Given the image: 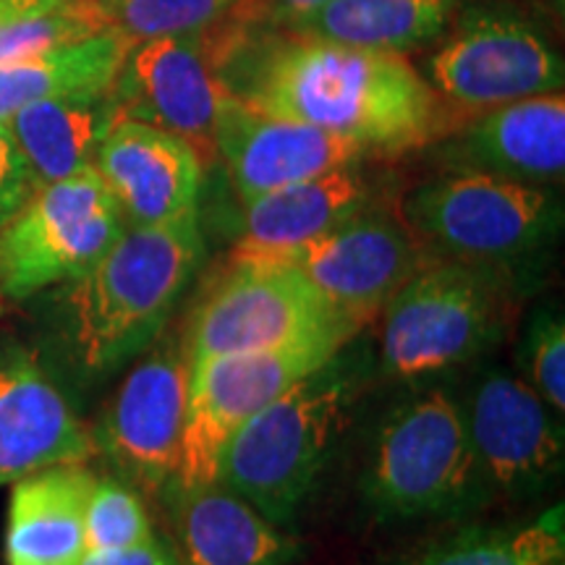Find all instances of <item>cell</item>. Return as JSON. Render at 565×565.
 I'll return each mask as SVG.
<instances>
[{
    "mask_svg": "<svg viewBox=\"0 0 565 565\" xmlns=\"http://www.w3.org/2000/svg\"><path fill=\"white\" fill-rule=\"evenodd\" d=\"M92 448V435L38 353L0 343V487L51 466H79Z\"/></svg>",
    "mask_w": 565,
    "mask_h": 565,
    "instance_id": "15",
    "label": "cell"
},
{
    "mask_svg": "<svg viewBox=\"0 0 565 565\" xmlns=\"http://www.w3.org/2000/svg\"><path fill=\"white\" fill-rule=\"evenodd\" d=\"M55 0H0V24L21 17V13L42 9V6H51Z\"/></svg>",
    "mask_w": 565,
    "mask_h": 565,
    "instance_id": "33",
    "label": "cell"
},
{
    "mask_svg": "<svg viewBox=\"0 0 565 565\" xmlns=\"http://www.w3.org/2000/svg\"><path fill=\"white\" fill-rule=\"evenodd\" d=\"M461 404L487 494L529 500L547 492L563 475V414L505 366H482Z\"/></svg>",
    "mask_w": 565,
    "mask_h": 565,
    "instance_id": "9",
    "label": "cell"
},
{
    "mask_svg": "<svg viewBox=\"0 0 565 565\" xmlns=\"http://www.w3.org/2000/svg\"><path fill=\"white\" fill-rule=\"evenodd\" d=\"M343 345L303 343L270 351L223 353L189 366L186 419L175 477L183 484L215 482L217 461L242 424L263 412L303 374Z\"/></svg>",
    "mask_w": 565,
    "mask_h": 565,
    "instance_id": "10",
    "label": "cell"
},
{
    "mask_svg": "<svg viewBox=\"0 0 565 565\" xmlns=\"http://www.w3.org/2000/svg\"><path fill=\"white\" fill-rule=\"evenodd\" d=\"M362 324L335 312L280 259H228V270L196 303L181 338L186 366L223 353L270 351L303 343L345 345Z\"/></svg>",
    "mask_w": 565,
    "mask_h": 565,
    "instance_id": "7",
    "label": "cell"
},
{
    "mask_svg": "<svg viewBox=\"0 0 565 565\" xmlns=\"http://www.w3.org/2000/svg\"><path fill=\"white\" fill-rule=\"evenodd\" d=\"M32 192L34 181L24 154H21L17 139H13L9 124L0 121V225L9 221L11 215H17Z\"/></svg>",
    "mask_w": 565,
    "mask_h": 565,
    "instance_id": "30",
    "label": "cell"
},
{
    "mask_svg": "<svg viewBox=\"0 0 565 565\" xmlns=\"http://www.w3.org/2000/svg\"><path fill=\"white\" fill-rule=\"evenodd\" d=\"M210 38L233 97L356 141L366 154H404L450 131L440 97L404 53L236 30L225 21L210 26Z\"/></svg>",
    "mask_w": 565,
    "mask_h": 565,
    "instance_id": "1",
    "label": "cell"
},
{
    "mask_svg": "<svg viewBox=\"0 0 565 565\" xmlns=\"http://www.w3.org/2000/svg\"><path fill=\"white\" fill-rule=\"evenodd\" d=\"M372 362L356 335L303 374L228 437L215 482L249 500L273 524L291 529L335 461Z\"/></svg>",
    "mask_w": 565,
    "mask_h": 565,
    "instance_id": "3",
    "label": "cell"
},
{
    "mask_svg": "<svg viewBox=\"0 0 565 565\" xmlns=\"http://www.w3.org/2000/svg\"><path fill=\"white\" fill-rule=\"evenodd\" d=\"M186 387L189 366L181 343L162 338L131 366L92 435L121 479L139 490L158 494L175 477Z\"/></svg>",
    "mask_w": 565,
    "mask_h": 565,
    "instance_id": "13",
    "label": "cell"
},
{
    "mask_svg": "<svg viewBox=\"0 0 565 565\" xmlns=\"http://www.w3.org/2000/svg\"><path fill=\"white\" fill-rule=\"evenodd\" d=\"M328 0H238L223 21L236 30H278L301 13L317 9Z\"/></svg>",
    "mask_w": 565,
    "mask_h": 565,
    "instance_id": "31",
    "label": "cell"
},
{
    "mask_svg": "<svg viewBox=\"0 0 565 565\" xmlns=\"http://www.w3.org/2000/svg\"><path fill=\"white\" fill-rule=\"evenodd\" d=\"M87 550H116L152 540V521L145 500L121 477L95 479L84 511Z\"/></svg>",
    "mask_w": 565,
    "mask_h": 565,
    "instance_id": "28",
    "label": "cell"
},
{
    "mask_svg": "<svg viewBox=\"0 0 565 565\" xmlns=\"http://www.w3.org/2000/svg\"><path fill=\"white\" fill-rule=\"evenodd\" d=\"M454 6L456 0H328L275 32L404 53L443 34Z\"/></svg>",
    "mask_w": 565,
    "mask_h": 565,
    "instance_id": "23",
    "label": "cell"
},
{
    "mask_svg": "<svg viewBox=\"0 0 565 565\" xmlns=\"http://www.w3.org/2000/svg\"><path fill=\"white\" fill-rule=\"evenodd\" d=\"M398 217L445 257L519 275L561 238L563 202L550 186L445 171L406 192Z\"/></svg>",
    "mask_w": 565,
    "mask_h": 565,
    "instance_id": "6",
    "label": "cell"
},
{
    "mask_svg": "<svg viewBox=\"0 0 565 565\" xmlns=\"http://www.w3.org/2000/svg\"><path fill=\"white\" fill-rule=\"evenodd\" d=\"M131 45L118 30H103L32 58L6 63L0 66V121L47 97L110 89Z\"/></svg>",
    "mask_w": 565,
    "mask_h": 565,
    "instance_id": "24",
    "label": "cell"
},
{
    "mask_svg": "<svg viewBox=\"0 0 565 565\" xmlns=\"http://www.w3.org/2000/svg\"><path fill=\"white\" fill-rule=\"evenodd\" d=\"M228 97L210 30L134 42L113 82L124 118L189 141L204 166L217 158L215 124Z\"/></svg>",
    "mask_w": 565,
    "mask_h": 565,
    "instance_id": "12",
    "label": "cell"
},
{
    "mask_svg": "<svg viewBox=\"0 0 565 565\" xmlns=\"http://www.w3.org/2000/svg\"><path fill=\"white\" fill-rule=\"evenodd\" d=\"M110 30L131 42L189 34L215 26L238 0H95Z\"/></svg>",
    "mask_w": 565,
    "mask_h": 565,
    "instance_id": "27",
    "label": "cell"
},
{
    "mask_svg": "<svg viewBox=\"0 0 565 565\" xmlns=\"http://www.w3.org/2000/svg\"><path fill=\"white\" fill-rule=\"evenodd\" d=\"M429 147L445 171L550 186L565 173V97L547 92L482 110Z\"/></svg>",
    "mask_w": 565,
    "mask_h": 565,
    "instance_id": "17",
    "label": "cell"
},
{
    "mask_svg": "<svg viewBox=\"0 0 565 565\" xmlns=\"http://www.w3.org/2000/svg\"><path fill=\"white\" fill-rule=\"evenodd\" d=\"M563 505L511 526H471L437 540L398 565H550L565 555Z\"/></svg>",
    "mask_w": 565,
    "mask_h": 565,
    "instance_id": "25",
    "label": "cell"
},
{
    "mask_svg": "<svg viewBox=\"0 0 565 565\" xmlns=\"http://www.w3.org/2000/svg\"><path fill=\"white\" fill-rule=\"evenodd\" d=\"M181 565H291L301 542L221 482L171 479L158 492Z\"/></svg>",
    "mask_w": 565,
    "mask_h": 565,
    "instance_id": "19",
    "label": "cell"
},
{
    "mask_svg": "<svg viewBox=\"0 0 565 565\" xmlns=\"http://www.w3.org/2000/svg\"><path fill=\"white\" fill-rule=\"evenodd\" d=\"M95 475L51 466L13 482L6 521V565H82L84 511Z\"/></svg>",
    "mask_w": 565,
    "mask_h": 565,
    "instance_id": "21",
    "label": "cell"
},
{
    "mask_svg": "<svg viewBox=\"0 0 565 565\" xmlns=\"http://www.w3.org/2000/svg\"><path fill=\"white\" fill-rule=\"evenodd\" d=\"M374 186L359 166L335 168L315 179L246 200L242 231L231 259H282L338 225L370 210Z\"/></svg>",
    "mask_w": 565,
    "mask_h": 565,
    "instance_id": "20",
    "label": "cell"
},
{
    "mask_svg": "<svg viewBox=\"0 0 565 565\" xmlns=\"http://www.w3.org/2000/svg\"><path fill=\"white\" fill-rule=\"evenodd\" d=\"M550 565H565V557H557V561H553Z\"/></svg>",
    "mask_w": 565,
    "mask_h": 565,
    "instance_id": "34",
    "label": "cell"
},
{
    "mask_svg": "<svg viewBox=\"0 0 565 565\" xmlns=\"http://www.w3.org/2000/svg\"><path fill=\"white\" fill-rule=\"evenodd\" d=\"M202 257L200 212L166 225L126 223L87 273L55 291V338L71 370L103 380L139 359L166 333Z\"/></svg>",
    "mask_w": 565,
    "mask_h": 565,
    "instance_id": "2",
    "label": "cell"
},
{
    "mask_svg": "<svg viewBox=\"0 0 565 565\" xmlns=\"http://www.w3.org/2000/svg\"><path fill=\"white\" fill-rule=\"evenodd\" d=\"M110 30L95 0H55L0 24V66Z\"/></svg>",
    "mask_w": 565,
    "mask_h": 565,
    "instance_id": "26",
    "label": "cell"
},
{
    "mask_svg": "<svg viewBox=\"0 0 565 565\" xmlns=\"http://www.w3.org/2000/svg\"><path fill=\"white\" fill-rule=\"evenodd\" d=\"M82 565H181L173 547L152 536L139 545L116 550H87Z\"/></svg>",
    "mask_w": 565,
    "mask_h": 565,
    "instance_id": "32",
    "label": "cell"
},
{
    "mask_svg": "<svg viewBox=\"0 0 565 565\" xmlns=\"http://www.w3.org/2000/svg\"><path fill=\"white\" fill-rule=\"evenodd\" d=\"M519 275L429 259L380 309L377 359L387 377L427 380L479 362L503 338Z\"/></svg>",
    "mask_w": 565,
    "mask_h": 565,
    "instance_id": "5",
    "label": "cell"
},
{
    "mask_svg": "<svg viewBox=\"0 0 565 565\" xmlns=\"http://www.w3.org/2000/svg\"><path fill=\"white\" fill-rule=\"evenodd\" d=\"M429 259L427 246L398 215L370 207L280 263L299 267L335 312L364 328Z\"/></svg>",
    "mask_w": 565,
    "mask_h": 565,
    "instance_id": "14",
    "label": "cell"
},
{
    "mask_svg": "<svg viewBox=\"0 0 565 565\" xmlns=\"http://www.w3.org/2000/svg\"><path fill=\"white\" fill-rule=\"evenodd\" d=\"M124 228V212L95 168L34 189L0 225V299L26 301L79 278Z\"/></svg>",
    "mask_w": 565,
    "mask_h": 565,
    "instance_id": "8",
    "label": "cell"
},
{
    "mask_svg": "<svg viewBox=\"0 0 565 565\" xmlns=\"http://www.w3.org/2000/svg\"><path fill=\"white\" fill-rule=\"evenodd\" d=\"M121 118L110 89L71 92L24 105L6 118L34 189L92 171L105 134Z\"/></svg>",
    "mask_w": 565,
    "mask_h": 565,
    "instance_id": "22",
    "label": "cell"
},
{
    "mask_svg": "<svg viewBox=\"0 0 565 565\" xmlns=\"http://www.w3.org/2000/svg\"><path fill=\"white\" fill-rule=\"evenodd\" d=\"M215 152L242 202L335 168L359 166L366 154L356 141L270 116L233 95L217 116Z\"/></svg>",
    "mask_w": 565,
    "mask_h": 565,
    "instance_id": "16",
    "label": "cell"
},
{
    "mask_svg": "<svg viewBox=\"0 0 565 565\" xmlns=\"http://www.w3.org/2000/svg\"><path fill=\"white\" fill-rule=\"evenodd\" d=\"M95 171L129 225H166L200 212L204 162L171 131L118 118L97 150Z\"/></svg>",
    "mask_w": 565,
    "mask_h": 565,
    "instance_id": "18",
    "label": "cell"
},
{
    "mask_svg": "<svg viewBox=\"0 0 565 565\" xmlns=\"http://www.w3.org/2000/svg\"><path fill=\"white\" fill-rule=\"evenodd\" d=\"M563 58L524 19L475 11L427 63L424 82L440 103L482 113L526 97L561 92Z\"/></svg>",
    "mask_w": 565,
    "mask_h": 565,
    "instance_id": "11",
    "label": "cell"
},
{
    "mask_svg": "<svg viewBox=\"0 0 565 565\" xmlns=\"http://www.w3.org/2000/svg\"><path fill=\"white\" fill-rule=\"evenodd\" d=\"M519 377L540 393L557 414L565 412V322L553 307L529 315L515 349Z\"/></svg>",
    "mask_w": 565,
    "mask_h": 565,
    "instance_id": "29",
    "label": "cell"
},
{
    "mask_svg": "<svg viewBox=\"0 0 565 565\" xmlns=\"http://www.w3.org/2000/svg\"><path fill=\"white\" fill-rule=\"evenodd\" d=\"M359 487L380 521L456 519L490 503L458 395L422 387L398 401L374 429Z\"/></svg>",
    "mask_w": 565,
    "mask_h": 565,
    "instance_id": "4",
    "label": "cell"
}]
</instances>
